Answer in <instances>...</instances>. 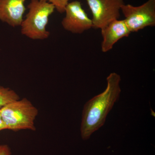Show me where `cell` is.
I'll list each match as a JSON object with an SVG mask.
<instances>
[{"label":"cell","instance_id":"cell-1","mask_svg":"<svg viewBox=\"0 0 155 155\" xmlns=\"http://www.w3.org/2000/svg\"><path fill=\"white\" fill-rule=\"evenodd\" d=\"M121 76L112 72L107 78L106 89L87 102L82 113L80 132L81 138L87 140L104 125L106 118L121 92Z\"/></svg>","mask_w":155,"mask_h":155},{"label":"cell","instance_id":"cell-2","mask_svg":"<svg viewBox=\"0 0 155 155\" xmlns=\"http://www.w3.org/2000/svg\"><path fill=\"white\" fill-rule=\"evenodd\" d=\"M28 12L21 25L22 35L32 40H44L49 37L46 29L50 16L55 8L53 4L41 0H31Z\"/></svg>","mask_w":155,"mask_h":155},{"label":"cell","instance_id":"cell-3","mask_svg":"<svg viewBox=\"0 0 155 155\" xmlns=\"http://www.w3.org/2000/svg\"><path fill=\"white\" fill-rule=\"evenodd\" d=\"M38 114V109L26 98L10 103L0 110V116L7 130L14 131H35V121Z\"/></svg>","mask_w":155,"mask_h":155},{"label":"cell","instance_id":"cell-4","mask_svg":"<svg viewBox=\"0 0 155 155\" xmlns=\"http://www.w3.org/2000/svg\"><path fill=\"white\" fill-rule=\"evenodd\" d=\"M121 11L131 33L155 25V0H148L141 5L137 7L124 4Z\"/></svg>","mask_w":155,"mask_h":155},{"label":"cell","instance_id":"cell-5","mask_svg":"<svg viewBox=\"0 0 155 155\" xmlns=\"http://www.w3.org/2000/svg\"><path fill=\"white\" fill-rule=\"evenodd\" d=\"M92 14L93 28L102 29L120 17L124 0H86Z\"/></svg>","mask_w":155,"mask_h":155},{"label":"cell","instance_id":"cell-6","mask_svg":"<svg viewBox=\"0 0 155 155\" xmlns=\"http://www.w3.org/2000/svg\"><path fill=\"white\" fill-rule=\"evenodd\" d=\"M65 17L61 24L67 31L74 34H81L93 28L92 19L89 18L78 1L68 3L65 9Z\"/></svg>","mask_w":155,"mask_h":155},{"label":"cell","instance_id":"cell-7","mask_svg":"<svg viewBox=\"0 0 155 155\" xmlns=\"http://www.w3.org/2000/svg\"><path fill=\"white\" fill-rule=\"evenodd\" d=\"M101 32L103 37L101 51L104 53L110 51L119 40L129 36L131 33L124 19L111 22L101 29Z\"/></svg>","mask_w":155,"mask_h":155},{"label":"cell","instance_id":"cell-8","mask_svg":"<svg viewBox=\"0 0 155 155\" xmlns=\"http://www.w3.org/2000/svg\"><path fill=\"white\" fill-rule=\"evenodd\" d=\"M26 0H0V20L13 27L20 26L26 9Z\"/></svg>","mask_w":155,"mask_h":155},{"label":"cell","instance_id":"cell-9","mask_svg":"<svg viewBox=\"0 0 155 155\" xmlns=\"http://www.w3.org/2000/svg\"><path fill=\"white\" fill-rule=\"evenodd\" d=\"M20 99L19 95L13 90L0 86V110L8 104Z\"/></svg>","mask_w":155,"mask_h":155},{"label":"cell","instance_id":"cell-10","mask_svg":"<svg viewBox=\"0 0 155 155\" xmlns=\"http://www.w3.org/2000/svg\"><path fill=\"white\" fill-rule=\"evenodd\" d=\"M53 4L55 9L59 13L63 14L65 12L66 6L69 3V0H41Z\"/></svg>","mask_w":155,"mask_h":155},{"label":"cell","instance_id":"cell-11","mask_svg":"<svg viewBox=\"0 0 155 155\" xmlns=\"http://www.w3.org/2000/svg\"><path fill=\"white\" fill-rule=\"evenodd\" d=\"M11 148L7 144L0 145V155H11Z\"/></svg>","mask_w":155,"mask_h":155},{"label":"cell","instance_id":"cell-12","mask_svg":"<svg viewBox=\"0 0 155 155\" xmlns=\"http://www.w3.org/2000/svg\"><path fill=\"white\" fill-rule=\"evenodd\" d=\"M4 130H7V126L0 116V132Z\"/></svg>","mask_w":155,"mask_h":155}]
</instances>
